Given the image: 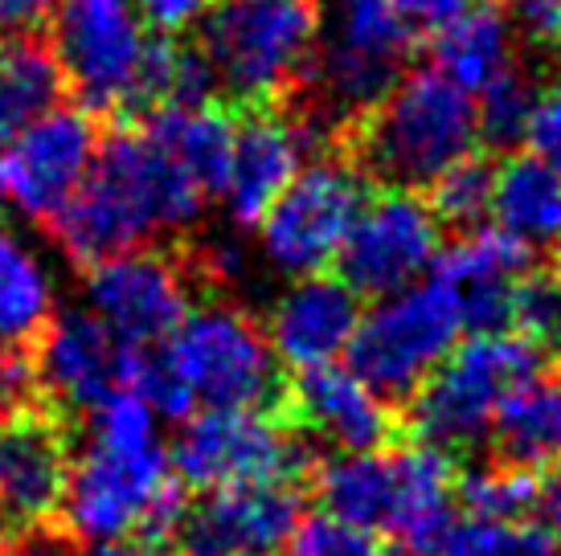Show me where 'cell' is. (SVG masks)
<instances>
[{
  "label": "cell",
  "mask_w": 561,
  "mask_h": 556,
  "mask_svg": "<svg viewBox=\"0 0 561 556\" xmlns=\"http://www.w3.org/2000/svg\"><path fill=\"white\" fill-rule=\"evenodd\" d=\"M435 556H558L553 532L537 520H483L455 516Z\"/></svg>",
  "instance_id": "30"
},
{
  "label": "cell",
  "mask_w": 561,
  "mask_h": 556,
  "mask_svg": "<svg viewBox=\"0 0 561 556\" xmlns=\"http://www.w3.org/2000/svg\"><path fill=\"white\" fill-rule=\"evenodd\" d=\"M316 491L328 516L348 520L357 528H386L390 532L393 508H398V450H357L336 454L320 466Z\"/></svg>",
  "instance_id": "26"
},
{
  "label": "cell",
  "mask_w": 561,
  "mask_h": 556,
  "mask_svg": "<svg viewBox=\"0 0 561 556\" xmlns=\"http://www.w3.org/2000/svg\"><path fill=\"white\" fill-rule=\"evenodd\" d=\"M558 556H561V553H558Z\"/></svg>",
  "instance_id": "50"
},
{
  "label": "cell",
  "mask_w": 561,
  "mask_h": 556,
  "mask_svg": "<svg viewBox=\"0 0 561 556\" xmlns=\"http://www.w3.org/2000/svg\"><path fill=\"white\" fill-rule=\"evenodd\" d=\"M414 25L393 0H332V42L316 49L304 82H312L324 119L357 124L402 74Z\"/></svg>",
  "instance_id": "9"
},
{
  "label": "cell",
  "mask_w": 561,
  "mask_h": 556,
  "mask_svg": "<svg viewBox=\"0 0 561 556\" xmlns=\"http://www.w3.org/2000/svg\"><path fill=\"white\" fill-rule=\"evenodd\" d=\"M513 30H520L537 46L561 42V0H516Z\"/></svg>",
  "instance_id": "38"
},
{
  "label": "cell",
  "mask_w": 561,
  "mask_h": 556,
  "mask_svg": "<svg viewBox=\"0 0 561 556\" xmlns=\"http://www.w3.org/2000/svg\"><path fill=\"white\" fill-rule=\"evenodd\" d=\"M463 311L443 278H422L398 294L360 311L348 344V369L365 377L381 397H410L463 340Z\"/></svg>",
  "instance_id": "7"
},
{
  "label": "cell",
  "mask_w": 561,
  "mask_h": 556,
  "mask_svg": "<svg viewBox=\"0 0 561 556\" xmlns=\"http://www.w3.org/2000/svg\"><path fill=\"white\" fill-rule=\"evenodd\" d=\"M443 221L414 188H390L365 201L357 225L341 250L344 282L357 294L386 299L414 287L438 266Z\"/></svg>",
  "instance_id": "12"
},
{
  "label": "cell",
  "mask_w": 561,
  "mask_h": 556,
  "mask_svg": "<svg viewBox=\"0 0 561 556\" xmlns=\"http://www.w3.org/2000/svg\"><path fill=\"white\" fill-rule=\"evenodd\" d=\"M431 33V66L468 94H480L500 70L516 62L513 16L496 4H463Z\"/></svg>",
  "instance_id": "23"
},
{
  "label": "cell",
  "mask_w": 561,
  "mask_h": 556,
  "mask_svg": "<svg viewBox=\"0 0 561 556\" xmlns=\"http://www.w3.org/2000/svg\"><path fill=\"white\" fill-rule=\"evenodd\" d=\"M148 42L131 0H62L54 13V54L66 86L91 111L136 107Z\"/></svg>",
  "instance_id": "11"
},
{
  "label": "cell",
  "mask_w": 561,
  "mask_h": 556,
  "mask_svg": "<svg viewBox=\"0 0 561 556\" xmlns=\"http://www.w3.org/2000/svg\"><path fill=\"white\" fill-rule=\"evenodd\" d=\"M185 508L157 409L136 389H119L94 405L82 454L66 479V528L87 544L127 541L131 532L169 541Z\"/></svg>",
  "instance_id": "1"
},
{
  "label": "cell",
  "mask_w": 561,
  "mask_h": 556,
  "mask_svg": "<svg viewBox=\"0 0 561 556\" xmlns=\"http://www.w3.org/2000/svg\"><path fill=\"white\" fill-rule=\"evenodd\" d=\"M431 209L443 225L455 230H480L492 217V193H496V164H488L483 155H463L447 172H438L431 181Z\"/></svg>",
  "instance_id": "32"
},
{
  "label": "cell",
  "mask_w": 561,
  "mask_h": 556,
  "mask_svg": "<svg viewBox=\"0 0 561 556\" xmlns=\"http://www.w3.org/2000/svg\"><path fill=\"white\" fill-rule=\"evenodd\" d=\"M480 139L476 99L435 66L405 70L353 124V152L390 188H426Z\"/></svg>",
  "instance_id": "4"
},
{
  "label": "cell",
  "mask_w": 561,
  "mask_h": 556,
  "mask_svg": "<svg viewBox=\"0 0 561 556\" xmlns=\"http://www.w3.org/2000/svg\"><path fill=\"white\" fill-rule=\"evenodd\" d=\"M66 556H148L144 548H131V544L124 541H107V544H82V548H75V553Z\"/></svg>",
  "instance_id": "45"
},
{
  "label": "cell",
  "mask_w": 561,
  "mask_h": 556,
  "mask_svg": "<svg viewBox=\"0 0 561 556\" xmlns=\"http://www.w3.org/2000/svg\"><path fill=\"white\" fill-rule=\"evenodd\" d=\"M148 136L181 164V169L197 181V185L218 197L226 169H230V152H234V124L230 115H221L209 103H193V107H160L148 119Z\"/></svg>",
  "instance_id": "27"
},
{
  "label": "cell",
  "mask_w": 561,
  "mask_h": 556,
  "mask_svg": "<svg viewBox=\"0 0 561 556\" xmlns=\"http://www.w3.org/2000/svg\"><path fill=\"white\" fill-rule=\"evenodd\" d=\"M492 221L516 246L546 250L561 242V176L537 160V155H513L496 169V193H492Z\"/></svg>",
  "instance_id": "25"
},
{
  "label": "cell",
  "mask_w": 561,
  "mask_h": 556,
  "mask_svg": "<svg viewBox=\"0 0 561 556\" xmlns=\"http://www.w3.org/2000/svg\"><path fill=\"white\" fill-rule=\"evenodd\" d=\"M205 193L157 139L140 131H115L99 143L82 188L49 230L75 263H103L111 254L140 250L160 233H181L205 213Z\"/></svg>",
  "instance_id": "2"
},
{
  "label": "cell",
  "mask_w": 561,
  "mask_h": 556,
  "mask_svg": "<svg viewBox=\"0 0 561 556\" xmlns=\"http://www.w3.org/2000/svg\"><path fill=\"white\" fill-rule=\"evenodd\" d=\"M492 4H496V0H492Z\"/></svg>",
  "instance_id": "48"
},
{
  "label": "cell",
  "mask_w": 561,
  "mask_h": 556,
  "mask_svg": "<svg viewBox=\"0 0 561 556\" xmlns=\"http://www.w3.org/2000/svg\"><path fill=\"white\" fill-rule=\"evenodd\" d=\"M287 556H386L369 528H357L348 520H336L328 511H316L308 520H299Z\"/></svg>",
  "instance_id": "35"
},
{
  "label": "cell",
  "mask_w": 561,
  "mask_h": 556,
  "mask_svg": "<svg viewBox=\"0 0 561 556\" xmlns=\"http://www.w3.org/2000/svg\"><path fill=\"white\" fill-rule=\"evenodd\" d=\"M398 13L410 21V25H422V30H438L443 21H451L468 0H393Z\"/></svg>",
  "instance_id": "41"
},
{
  "label": "cell",
  "mask_w": 561,
  "mask_h": 556,
  "mask_svg": "<svg viewBox=\"0 0 561 556\" xmlns=\"http://www.w3.org/2000/svg\"><path fill=\"white\" fill-rule=\"evenodd\" d=\"M558 275H561V242H558Z\"/></svg>",
  "instance_id": "47"
},
{
  "label": "cell",
  "mask_w": 561,
  "mask_h": 556,
  "mask_svg": "<svg viewBox=\"0 0 561 556\" xmlns=\"http://www.w3.org/2000/svg\"><path fill=\"white\" fill-rule=\"evenodd\" d=\"M320 25V0H214L202 21V54L218 91L266 103L304 82Z\"/></svg>",
  "instance_id": "5"
},
{
  "label": "cell",
  "mask_w": 561,
  "mask_h": 556,
  "mask_svg": "<svg viewBox=\"0 0 561 556\" xmlns=\"http://www.w3.org/2000/svg\"><path fill=\"white\" fill-rule=\"evenodd\" d=\"M0 197H4V155H0Z\"/></svg>",
  "instance_id": "46"
},
{
  "label": "cell",
  "mask_w": 561,
  "mask_h": 556,
  "mask_svg": "<svg viewBox=\"0 0 561 556\" xmlns=\"http://www.w3.org/2000/svg\"><path fill=\"white\" fill-rule=\"evenodd\" d=\"M360 324V294L332 275L291 278L266 311V340L279 364L296 372L336 364Z\"/></svg>",
  "instance_id": "18"
},
{
  "label": "cell",
  "mask_w": 561,
  "mask_h": 556,
  "mask_svg": "<svg viewBox=\"0 0 561 556\" xmlns=\"http://www.w3.org/2000/svg\"><path fill=\"white\" fill-rule=\"evenodd\" d=\"M312 139V124H299L279 111H250L242 124H234V152L218 188L234 225H259V217L308 164Z\"/></svg>",
  "instance_id": "19"
},
{
  "label": "cell",
  "mask_w": 561,
  "mask_h": 556,
  "mask_svg": "<svg viewBox=\"0 0 561 556\" xmlns=\"http://www.w3.org/2000/svg\"><path fill=\"white\" fill-rule=\"evenodd\" d=\"M537 78L525 70L520 62H513L508 70H500L476 99V127H480V139L488 148H513L525 139L529 131V119L537 111Z\"/></svg>",
  "instance_id": "31"
},
{
  "label": "cell",
  "mask_w": 561,
  "mask_h": 556,
  "mask_svg": "<svg viewBox=\"0 0 561 556\" xmlns=\"http://www.w3.org/2000/svg\"><path fill=\"white\" fill-rule=\"evenodd\" d=\"M525 143H529V152L553 176H561V74L549 86H541V94H537V111H533L529 119Z\"/></svg>",
  "instance_id": "36"
},
{
  "label": "cell",
  "mask_w": 561,
  "mask_h": 556,
  "mask_svg": "<svg viewBox=\"0 0 561 556\" xmlns=\"http://www.w3.org/2000/svg\"><path fill=\"white\" fill-rule=\"evenodd\" d=\"M299 524V495L291 483H250L205 491L185 508L176 528L181 556H275Z\"/></svg>",
  "instance_id": "15"
},
{
  "label": "cell",
  "mask_w": 561,
  "mask_h": 556,
  "mask_svg": "<svg viewBox=\"0 0 561 556\" xmlns=\"http://www.w3.org/2000/svg\"><path fill=\"white\" fill-rule=\"evenodd\" d=\"M87 308L127 348H157L188 311V282L181 266L157 250H124L87 270Z\"/></svg>",
  "instance_id": "14"
},
{
  "label": "cell",
  "mask_w": 561,
  "mask_h": 556,
  "mask_svg": "<svg viewBox=\"0 0 561 556\" xmlns=\"http://www.w3.org/2000/svg\"><path fill=\"white\" fill-rule=\"evenodd\" d=\"M131 356L136 348L115 340V332L91 308H70L58 311L42 332L33 381L62 409L91 414L111 393L127 389Z\"/></svg>",
  "instance_id": "16"
},
{
  "label": "cell",
  "mask_w": 561,
  "mask_h": 556,
  "mask_svg": "<svg viewBox=\"0 0 561 556\" xmlns=\"http://www.w3.org/2000/svg\"><path fill=\"white\" fill-rule=\"evenodd\" d=\"M62 94L66 74L49 46L25 37L0 49V143H9L33 119L62 107Z\"/></svg>",
  "instance_id": "29"
},
{
  "label": "cell",
  "mask_w": 561,
  "mask_h": 556,
  "mask_svg": "<svg viewBox=\"0 0 561 556\" xmlns=\"http://www.w3.org/2000/svg\"><path fill=\"white\" fill-rule=\"evenodd\" d=\"M127 389L160 417L193 409H266L279 397V360L266 332L234 303H197L172 336L131 356Z\"/></svg>",
  "instance_id": "3"
},
{
  "label": "cell",
  "mask_w": 561,
  "mask_h": 556,
  "mask_svg": "<svg viewBox=\"0 0 561 556\" xmlns=\"http://www.w3.org/2000/svg\"><path fill=\"white\" fill-rule=\"evenodd\" d=\"M504 459L516 466L561 463V372H537L496 417Z\"/></svg>",
  "instance_id": "28"
},
{
  "label": "cell",
  "mask_w": 561,
  "mask_h": 556,
  "mask_svg": "<svg viewBox=\"0 0 561 556\" xmlns=\"http://www.w3.org/2000/svg\"><path fill=\"white\" fill-rule=\"evenodd\" d=\"M537 511H541V524L553 532V541H561V463L549 466V475L537 483Z\"/></svg>",
  "instance_id": "42"
},
{
  "label": "cell",
  "mask_w": 561,
  "mask_h": 556,
  "mask_svg": "<svg viewBox=\"0 0 561 556\" xmlns=\"http://www.w3.org/2000/svg\"><path fill=\"white\" fill-rule=\"evenodd\" d=\"M0 49H4V46H0Z\"/></svg>",
  "instance_id": "49"
},
{
  "label": "cell",
  "mask_w": 561,
  "mask_h": 556,
  "mask_svg": "<svg viewBox=\"0 0 561 556\" xmlns=\"http://www.w3.org/2000/svg\"><path fill=\"white\" fill-rule=\"evenodd\" d=\"M99 143L87 111L54 107L4 143V197L30 221H54L82 188Z\"/></svg>",
  "instance_id": "13"
},
{
  "label": "cell",
  "mask_w": 561,
  "mask_h": 556,
  "mask_svg": "<svg viewBox=\"0 0 561 556\" xmlns=\"http://www.w3.org/2000/svg\"><path fill=\"white\" fill-rule=\"evenodd\" d=\"M33 389V372L25 369V360L13 352H0V414H9L25 402V393Z\"/></svg>",
  "instance_id": "40"
},
{
  "label": "cell",
  "mask_w": 561,
  "mask_h": 556,
  "mask_svg": "<svg viewBox=\"0 0 561 556\" xmlns=\"http://www.w3.org/2000/svg\"><path fill=\"white\" fill-rule=\"evenodd\" d=\"M62 0H0V33H13V37H30L42 25L54 21Z\"/></svg>",
  "instance_id": "39"
},
{
  "label": "cell",
  "mask_w": 561,
  "mask_h": 556,
  "mask_svg": "<svg viewBox=\"0 0 561 556\" xmlns=\"http://www.w3.org/2000/svg\"><path fill=\"white\" fill-rule=\"evenodd\" d=\"M209 266H214L221 278H238L242 270H247V254H242V246L221 242V246H214V258H209Z\"/></svg>",
  "instance_id": "44"
},
{
  "label": "cell",
  "mask_w": 561,
  "mask_h": 556,
  "mask_svg": "<svg viewBox=\"0 0 561 556\" xmlns=\"http://www.w3.org/2000/svg\"><path fill=\"white\" fill-rule=\"evenodd\" d=\"M455 475L447 450L438 447H405L398 450V508L390 532L410 548V556H435L455 511Z\"/></svg>",
  "instance_id": "24"
},
{
  "label": "cell",
  "mask_w": 561,
  "mask_h": 556,
  "mask_svg": "<svg viewBox=\"0 0 561 556\" xmlns=\"http://www.w3.org/2000/svg\"><path fill=\"white\" fill-rule=\"evenodd\" d=\"M58 315V275L25 233L0 230V352L42 340Z\"/></svg>",
  "instance_id": "22"
},
{
  "label": "cell",
  "mask_w": 561,
  "mask_h": 556,
  "mask_svg": "<svg viewBox=\"0 0 561 556\" xmlns=\"http://www.w3.org/2000/svg\"><path fill=\"white\" fill-rule=\"evenodd\" d=\"M136 4V16L144 21V30L152 37H181V33L197 30L209 13L214 0H131Z\"/></svg>",
  "instance_id": "37"
},
{
  "label": "cell",
  "mask_w": 561,
  "mask_h": 556,
  "mask_svg": "<svg viewBox=\"0 0 561 556\" xmlns=\"http://www.w3.org/2000/svg\"><path fill=\"white\" fill-rule=\"evenodd\" d=\"M66 479L70 450L62 426L30 405L0 414V524L37 528L58 516Z\"/></svg>",
  "instance_id": "17"
},
{
  "label": "cell",
  "mask_w": 561,
  "mask_h": 556,
  "mask_svg": "<svg viewBox=\"0 0 561 556\" xmlns=\"http://www.w3.org/2000/svg\"><path fill=\"white\" fill-rule=\"evenodd\" d=\"M365 176L348 160H312L259 217V254L275 275H324L365 209Z\"/></svg>",
  "instance_id": "8"
},
{
  "label": "cell",
  "mask_w": 561,
  "mask_h": 556,
  "mask_svg": "<svg viewBox=\"0 0 561 556\" xmlns=\"http://www.w3.org/2000/svg\"><path fill=\"white\" fill-rule=\"evenodd\" d=\"M0 556H66V548L46 532H25V536H4Z\"/></svg>",
  "instance_id": "43"
},
{
  "label": "cell",
  "mask_w": 561,
  "mask_h": 556,
  "mask_svg": "<svg viewBox=\"0 0 561 556\" xmlns=\"http://www.w3.org/2000/svg\"><path fill=\"white\" fill-rule=\"evenodd\" d=\"M508 320L537 352H561V275H520Z\"/></svg>",
  "instance_id": "34"
},
{
  "label": "cell",
  "mask_w": 561,
  "mask_h": 556,
  "mask_svg": "<svg viewBox=\"0 0 561 556\" xmlns=\"http://www.w3.org/2000/svg\"><path fill=\"white\" fill-rule=\"evenodd\" d=\"M541 372V352L520 332H471L410 397V421L426 447H476L496 430L500 409Z\"/></svg>",
  "instance_id": "6"
},
{
  "label": "cell",
  "mask_w": 561,
  "mask_h": 556,
  "mask_svg": "<svg viewBox=\"0 0 561 556\" xmlns=\"http://www.w3.org/2000/svg\"><path fill=\"white\" fill-rule=\"evenodd\" d=\"M169 454L176 479L197 491L291 483L308 463L304 442L263 409H197Z\"/></svg>",
  "instance_id": "10"
},
{
  "label": "cell",
  "mask_w": 561,
  "mask_h": 556,
  "mask_svg": "<svg viewBox=\"0 0 561 556\" xmlns=\"http://www.w3.org/2000/svg\"><path fill=\"white\" fill-rule=\"evenodd\" d=\"M459 503L468 516H483V520H525L537 508V479L529 475V466L516 463H492L468 471L459 487Z\"/></svg>",
  "instance_id": "33"
},
{
  "label": "cell",
  "mask_w": 561,
  "mask_h": 556,
  "mask_svg": "<svg viewBox=\"0 0 561 556\" xmlns=\"http://www.w3.org/2000/svg\"><path fill=\"white\" fill-rule=\"evenodd\" d=\"M529 250L504 238L496 225L468 230L451 250L438 254V278L451 287L455 303L463 311V327L471 332H496L513 315V291L525 266Z\"/></svg>",
  "instance_id": "20"
},
{
  "label": "cell",
  "mask_w": 561,
  "mask_h": 556,
  "mask_svg": "<svg viewBox=\"0 0 561 556\" xmlns=\"http://www.w3.org/2000/svg\"><path fill=\"white\" fill-rule=\"evenodd\" d=\"M299 421L341 454L377 450L393 430L390 397H381L348 364H320L296 381Z\"/></svg>",
  "instance_id": "21"
}]
</instances>
